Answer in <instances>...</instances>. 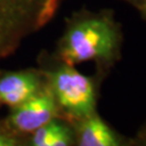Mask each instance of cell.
I'll list each match as a JSON object with an SVG mask.
<instances>
[{
  "label": "cell",
  "mask_w": 146,
  "mask_h": 146,
  "mask_svg": "<svg viewBox=\"0 0 146 146\" xmlns=\"http://www.w3.org/2000/svg\"><path fill=\"white\" fill-rule=\"evenodd\" d=\"M122 46L123 31L115 11L82 8L66 17L52 54L74 66L93 62L95 74L105 79L122 58Z\"/></svg>",
  "instance_id": "cell-1"
},
{
  "label": "cell",
  "mask_w": 146,
  "mask_h": 146,
  "mask_svg": "<svg viewBox=\"0 0 146 146\" xmlns=\"http://www.w3.org/2000/svg\"><path fill=\"white\" fill-rule=\"evenodd\" d=\"M38 64L56 104L60 118L73 123L98 113L100 88L104 80L102 76L84 75L74 65L47 51L39 54Z\"/></svg>",
  "instance_id": "cell-2"
},
{
  "label": "cell",
  "mask_w": 146,
  "mask_h": 146,
  "mask_svg": "<svg viewBox=\"0 0 146 146\" xmlns=\"http://www.w3.org/2000/svg\"><path fill=\"white\" fill-rule=\"evenodd\" d=\"M64 0H0V60L47 26Z\"/></svg>",
  "instance_id": "cell-3"
},
{
  "label": "cell",
  "mask_w": 146,
  "mask_h": 146,
  "mask_svg": "<svg viewBox=\"0 0 146 146\" xmlns=\"http://www.w3.org/2000/svg\"><path fill=\"white\" fill-rule=\"evenodd\" d=\"M9 110L10 111L2 123L13 133L24 137L55 118H60L56 104L47 84L36 95Z\"/></svg>",
  "instance_id": "cell-4"
},
{
  "label": "cell",
  "mask_w": 146,
  "mask_h": 146,
  "mask_svg": "<svg viewBox=\"0 0 146 146\" xmlns=\"http://www.w3.org/2000/svg\"><path fill=\"white\" fill-rule=\"evenodd\" d=\"M46 79L39 68L0 70V103L13 108L40 92Z\"/></svg>",
  "instance_id": "cell-5"
},
{
  "label": "cell",
  "mask_w": 146,
  "mask_h": 146,
  "mask_svg": "<svg viewBox=\"0 0 146 146\" xmlns=\"http://www.w3.org/2000/svg\"><path fill=\"white\" fill-rule=\"evenodd\" d=\"M72 125L75 132L74 146H130L129 137L115 130L99 111Z\"/></svg>",
  "instance_id": "cell-6"
},
{
  "label": "cell",
  "mask_w": 146,
  "mask_h": 146,
  "mask_svg": "<svg viewBox=\"0 0 146 146\" xmlns=\"http://www.w3.org/2000/svg\"><path fill=\"white\" fill-rule=\"evenodd\" d=\"M74 143L75 132L73 125L67 120L58 118L50 146H74Z\"/></svg>",
  "instance_id": "cell-7"
},
{
  "label": "cell",
  "mask_w": 146,
  "mask_h": 146,
  "mask_svg": "<svg viewBox=\"0 0 146 146\" xmlns=\"http://www.w3.org/2000/svg\"><path fill=\"white\" fill-rule=\"evenodd\" d=\"M0 146H28L26 137L13 133L0 122Z\"/></svg>",
  "instance_id": "cell-8"
},
{
  "label": "cell",
  "mask_w": 146,
  "mask_h": 146,
  "mask_svg": "<svg viewBox=\"0 0 146 146\" xmlns=\"http://www.w3.org/2000/svg\"><path fill=\"white\" fill-rule=\"evenodd\" d=\"M130 146H146V121L136 131L134 136L129 137Z\"/></svg>",
  "instance_id": "cell-9"
},
{
  "label": "cell",
  "mask_w": 146,
  "mask_h": 146,
  "mask_svg": "<svg viewBox=\"0 0 146 146\" xmlns=\"http://www.w3.org/2000/svg\"><path fill=\"white\" fill-rule=\"evenodd\" d=\"M121 1H125L127 3L133 5L137 11H140L146 5V0H121Z\"/></svg>",
  "instance_id": "cell-10"
},
{
  "label": "cell",
  "mask_w": 146,
  "mask_h": 146,
  "mask_svg": "<svg viewBox=\"0 0 146 146\" xmlns=\"http://www.w3.org/2000/svg\"><path fill=\"white\" fill-rule=\"evenodd\" d=\"M139 12H140V14H141L142 17H143V19H144V20L146 21V5H144V7H143V8H142V9L139 11Z\"/></svg>",
  "instance_id": "cell-11"
}]
</instances>
